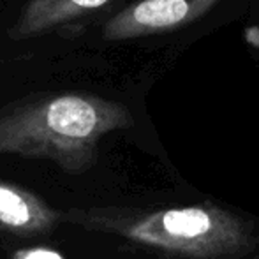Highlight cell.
Segmentation results:
<instances>
[{
  "mask_svg": "<svg viewBox=\"0 0 259 259\" xmlns=\"http://www.w3.org/2000/svg\"><path fill=\"white\" fill-rule=\"evenodd\" d=\"M133 123L125 106L94 94H34L0 108V154L50 159L79 175L97 162L106 134Z\"/></svg>",
  "mask_w": 259,
  "mask_h": 259,
  "instance_id": "1",
  "label": "cell"
},
{
  "mask_svg": "<svg viewBox=\"0 0 259 259\" xmlns=\"http://www.w3.org/2000/svg\"><path fill=\"white\" fill-rule=\"evenodd\" d=\"M60 219L90 231L122 236L171 259H238L256 247L252 222L211 205L152 211L72 208Z\"/></svg>",
  "mask_w": 259,
  "mask_h": 259,
  "instance_id": "2",
  "label": "cell"
},
{
  "mask_svg": "<svg viewBox=\"0 0 259 259\" xmlns=\"http://www.w3.org/2000/svg\"><path fill=\"white\" fill-rule=\"evenodd\" d=\"M222 0H138L106 21V41H127L182 28L210 13Z\"/></svg>",
  "mask_w": 259,
  "mask_h": 259,
  "instance_id": "3",
  "label": "cell"
},
{
  "mask_svg": "<svg viewBox=\"0 0 259 259\" xmlns=\"http://www.w3.org/2000/svg\"><path fill=\"white\" fill-rule=\"evenodd\" d=\"M60 215L28 189L0 180V233L14 236L46 235L62 222Z\"/></svg>",
  "mask_w": 259,
  "mask_h": 259,
  "instance_id": "4",
  "label": "cell"
},
{
  "mask_svg": "<svg viewBox=\"0 0 259 259\" xmlns=\"http://www.w3.org/2000/svg\"><path fill=\"white\" fill-rule=\"evenodd\" d=\"M109 2L113 0H28L11 35L13 39H28L45 34L76 18L103 9Z\"/></svg>",
  "mask_w": 259,
  "mask_h": 259,
  "instance_id": "5",
  "label": "cell"
},
{
  "mask_svg": "<svg viewBox=\"0 0 259 259\" xmlns=\"http://www.w3.org/2000/svg\"><path fill=\"white\" fill-rule=\"evenodd\" d=\"M11 259H65L58 250L50 247H28L20 249L11 256Z\"/></svg>",
  "mask_w": 259,
  "mask_h": 259,
  "instance_id": "6",
  "label": "cell"
}]
</instances>
